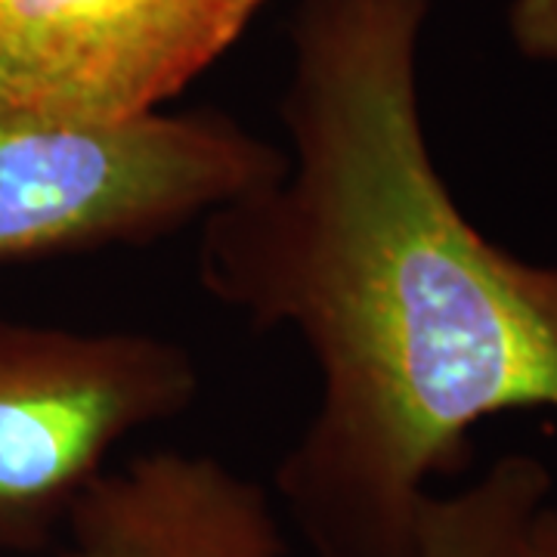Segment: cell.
<instances>
[{
	"instance_id": "2",
	"label": "cell",
	"mask_w": 557,
	"mask_h": 557,
	"mask_svg": "<svg viewBox=\"0 0 557 557\" xmlns=\"http://www.w3.org/2000/svg\"><path fill=\"white\" fill-rule=\"evenodd\" d=\"M278 168L282 149L220 109L94 124L0 94V263L159 242Z\"/></svg>"
},
{
	"instance_id": "8",
	"label": "cell",
	"mask_w": 557,
	"mask_h": 557,
	"mask_svg": "<svg viewBox=\"0 0 557 557\" xmlns=\"http://www.w3.org/2000/svg\"><path fill=\"white\" fill-rule=\"evenodd\" d=\"M511 557H557V505L545 502L527 520Z\"/></svg>"
},
{
	"instance_id": "3",
	"label": "cell",
	"mask_w": 557,
	"mask_h": 557,
	"mask_svg": "<svg viewBox=\"0 0 557 557\" xmlns=\"http://www.w3.org/2000/svg\"><path fill=\"white\" fill-rule=\"evenodd\" d=\"M199 391L177 341L0 319V552L50 548L121 443Z\"/></svg>"
},
{
	"instance_id": "7",
	"label": "cell",
	"mask_w": 557,
	"mask_h": 557,
	"mask_svg": "<svg viewBox=\"0 0 557 557\" xmlns=\"http://www.w3.org/2000/svg\"><path fill=\"white\" fill-rule=\"evenodd\" d=\"M508 35L523 60L557 65V0H511Z\"/></svg>"
},
{
	"instance_id": "5",
	"label": "cell",
	"mask_w": 557,
	"mask_h": 557,
	"mask_svg": "<svg viewBox=\"0 0 557 557\" xmlns=\"http://www.w3.org/2000/svg\"><path fill=\"white\" fill-rule=\"evenodd\" d=\"M57 557H292L276 498L205 453L156 449L94 480Z\"/></svg>"
},
{
	"instance_id": "1",
	"label": "cell",
	"mask_w": 557,
	"mask_h": 557,
	"mask_svg": "<svg viewBox=\"0 0 557 557\" xmlns=\"http://www.w3.org/2000/svg\"><path fill=\"white\" fill-rule=\"evenodd\" d=\"M434 0H298L270 180L201 220V288L292 332L317 406L273 498L310 557H418L428 483L502 412H557V267L486 239L421 121Z\"/></svg>"
},
{
	"instance_id": "6",
	"label": "cell",
	"mask_w": 557,
	"mask_h": 557,
	"mask_svg": "<svg viewBox=\"0 0 557 557\" xmlns=\"http://www.w3.org/2000/svg\"><path fill=\"white\" fill-rule=\"evenodd\" d=\"M552 496V474L536 456L496 458L486 474L453 496L424 498L418 557H511L527 520Z\"/></svg>"
},
{
	"instance_id": "4",
	"label": "cell",
	"mask_w": 557,
	"mask_h": 557,
	"mask_svg": "<svg viewBox=\"0 0 557 557\" xmlns=\"http://www.w3.org/2000/svg\"><path fill=\"white\" fill-rule=\"evenodd\" d=\"M267 0H0V94L62 119L164 112Z\"/></svg>"
}]
</instances>
